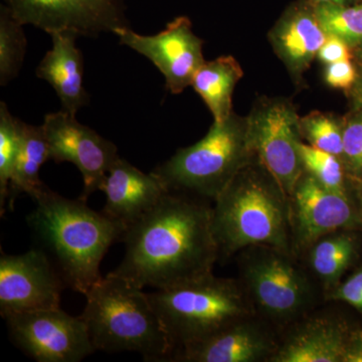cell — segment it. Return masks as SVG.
Instances as JSON below:
<instances>
[{
    "label": "cell",
    "mask_w": 362,
    "mask_h": 362,
    "mask_svg": "<svg viewBox=\"0 0 362 362\" xmlns=\"http://www.w3.org/2000/svg\"><path fill=\"white\" fill-rule=\"evenodd\" d=\"M23 23L6 6L0 7V85L18 77L25 61L28 40Z\"/></svg>",
    "instance_id": "24"
},
{
    "label": "cell",
    "mask_w": 362,
    "mask_h": 362,
    "mask_svg": "<svg viewBox=\"0 0 362 362\" xmlns=\"http://www.w3.org/2000/svg\"><path fill=\"white\" fill-rule=\"evenodd\" d=\"M42 126L49 159L56 163L70 162L78 169L84 182L81 197L88 199L100 190L111 166L120 157L116 145L63 110L47 114Z\"/></svg>",
    "instance_id": "13"
},
{
    "label": "cell",
    "mask_w": 362,
    "mask_h": 362,
    "mask_svg": "<svg viewBox=\"0 0 362 362\" xmlns=\"http://www.w3.org/2000/svg\"><path fill=\"white\" fill-rule=\"evenodd\" d=\"M317 59L324 65L343 61V59H354L352 49L344 40L334 35H327L325 42L317 54Z\"/></svg>",
    "instance_id": "31"
},
{
    "label": "cell",
    "mask_w": 362,
    "mask_h": 362,
    "mask_svg": "<svg viewBox=\"0 0 362 362\" xmlns=\"http://www.w3.org/2000/svg\"><path fill=\"white\" fill-rule=\"evenodd\" d=\"M302 140L319 150L342 158L343 117L313 111L300 117Z\"/></svg>",
    "instance_id": "26"
},
{
    "label": "cell",
    "mask_w": 362,
    "mask_h": 362,
    "mask_svg": "<svg viewBox=\"0 0 362 362\" xmlns=\"http://www.w3.org/2000/svg\"><path fill=\"white\" fill-rule=\"evenodd\" d=\"M358 78V66L352 59H343L324 65V82L333 89L349 93L356 85Z\"/></svg>",
    "instance_id": "29"
},
{
    "label": "cell",
    "mask_w": 362,
    "mask_h": 362,
    "mask_svg": "<svg viewBox=\"0 0 362 362\" xmlns=\"http://www.w3.org/2000/svg\"><path fill=\"white\" fill-rule=\"evenodd\" d=\"M298 150L305 173L320 185L339 194H356V185L350 180L340 157L314 148L304 141L299 142Z\"/></svg>",
    "instance_id": "23"
},
{
    "label": "cell",
    "mask_w": 362,
    "mask_h": 362,
    "mask_svg": "<svg viewBox=\"0 0 362 362\" xmlns=\"http://www.w3.org/2000/svg\"><path fill=\"white\" fill-rule=\"evenodd\" d=\"M35 209L28 218L47 256L65 284L85 295L101 280L100 265L109 247L120 242L127 226L87 206V199H70L47 185L33 195Z\"/></svg>",
    "instance_id": "2"
},
{
    "label": "cell",
    "mask_w": 362,
    "mask_h": 362,
    "mask_svg": "<svg viewBox=\"0 0 362 362\" xmlns=\"http://www.w3.org/2000/svg\"><path fill=\"white\" fill-rule=\"evenodd\" d=\"M324 300L344 302L362 314V266L346 281L328 293Z\"/></svg>",
    "instance_id": "30"
},
{
    "label": "cell",
    "mask_w": 362,
    "mask_h": 362,
    "mask_svg": "<svg viewBox=\"0 0 362 362\" xmlns=\"http://www.w3.org/2000/svg\"><path fill=\"white\" fill-rule=\"evenodd\" d=\"M214 202L211 230L220 257L258 245L292 252L287 194L258 159L240 169Z\"/></svg>",
    "instance_id": "3"
},
{
    "label": "cell",
    "mask_w": 362,
    "mask_h": 362,
    "mask_svg": "<svg viewBox=\"0 0 362 362\" xmlns=\"http://www.w3.org/2000/svg\"><path fill=\"white\" fill-rule=\"evenodd\" d=\"M288 202L292 252L298 258L322 235L339 230H362L357 194L332 192L305 171Z\"/></svg>",
    "instance_id": "9"
},
{
    "label": "cell",
    "mask_w": 362,
    "mask_h": 362,
    "mask_svg": "<svg viewBox=\"0 0 362 362\" xmlns=\"http://www.w3.org/2000/svg\"><path fill=\"white\" fill-rule=\"evenodd\" d=\"M84 296L80 316L95 350L134 351L146 361H169L175 349L148 293L109 273Z\"/></svg>",
    "instance_id": "4"
},
{
    "label": "cell",
    "mask_w": 362,
    "mask_h": 362,
    "mask_svg": "<svg viewBox=\"0 0 362 362\" xmlns=\"http://www.w3.org/2000/svg\"><path fill=\"white\" fill-rule=\"evenodd\" d=\"M63 279L42 249L0 257V314L61 308Z\"/></svg>",
    "instance_id": "14"
},
{
    "label": "cell",
    "mask_w": 362,
    "mask_h": 362,
    "mask_svg": "<svg viewBox=\"0 0 362 362\" xmlns=\"http://www.w3.org/2000/svg\"><path fill=\"white\" fill-rule=\"evenodd\" d=\"M23 25L52 33L71 30L78 37L114 33L128 25L120 0H4Z\"/></svg>",
    "instance_id": "12"
},
{
    "label": "cell",
    "mask_w": 362,
    "mask_h": 362,
    "mask_svg": "<svg viewBox=\"0 0 362 362\" xmlns=\"http://www.w3.org/2000/svg\"><path fill=\"white\" fill-rule=\"evenodd\" d=\"M342 161L356 187L362 185V112L352 109L343 117Z\"/></svg>",
    "instance_id": "28"
},
{
    "label": "cell",
    "mask_w": 362,
    "mask_h": 362,
    "mask_svg": "<svg viewBox=\"0 0 362 362\" xmlns=\"http://www.w3.org/2000/svg\"><path fill=\"white\" fill-rule=\"evenodd\" d=\"M296 106L283 97L262 96L247 115L252 151L287 197L304 173L298 144L302 140Z\"/></svg>",
    "instance_id": "8"
},
{
    "label": "cell",
    "mask_w": 362,
    "mask_h": 362,
    "mask_svg": "<svg viewBox=\"0 0 362 362\" xmlns=\"http://www.w3.org/2000/svg\"><path fill=\"white\" fill-rule=\"evenodd\" d=\"M315 9L326 35L339 37L351 49L361 44L362 1L351 6L321 4Z\"/></svg>",
    "instance_id": "27"
},
{
    "label": "cell",
    "mask_w": 362,
    "mask_h": 362,
    "mask_svg": "<svg viewBox=\"0 0 362 362\" xmlns=\"http://www.w3.org/2000/svg\"><path fill=\"white\" fill-rule=\"evenodd\" d=\"M255 158L247 116L233 112L225 122H214L199 142L178 149L152 173L170 192H190L214 201Z\"/></svg>",
    "instance_id": "7"
},
{
    "label": "cell",
    "mask_w": 362,
    "mask_h": 362,
    "mask_svg": "<svg viewBox=\"0 0 362 362\" xmlns=\"http://www.w3.org/2000/svg\"><path fill=\"white\" fill-rule=\"evenodd\" d=\"M359 230H339L316 240L299 257L323 296L341 283L343 275L358 258Z\"/></svg>",
    "instance_id": "20"
},
{
    "label": "cell",
    "mask_w": 362,
    "mask_h": 362,
    "mask_svg": "<svg viewBox=\"0 0 362 362\" xmlns=\"http://www.w3.org/2000/svg\"><path fill=\"white\" fill-rule=\"evenodd\" d=\"M148 297L173 343V354L256 313L238 279L216 277L213 273L148 293Z\"/></svg>",
    "instance_id": "6"
},
{
    "label": "cell",
    "mask_w": 362,
    "mask_h": 362,
    "mask_svg": "<svg viewBox=\"0 0 362 362\" xmlns=\"http://www.w3.org/2000/svg\"><path fill=\"white\" fill-rule=\"evenodd\" d=\"M349 96L351 100L352 109L362 112V68L358 66V78L356 85L349 92Z\"/></svg>",
    "instance_id": "33"
},
{
    "label": "cell",
    "mask_w": 362,
    "mask_h": 362,
    "mask_svg": "<svg viewBox=\"0 0 362 362\" xmlns=\"http://www.w3.org/2000/svg\"><path fill=\"white\" fill-rule=\"evenodd\" d=\"M49 159V148L42 126L23 122L20 153L9 185L11 209L18 195L26 194L32 197L45 185L40 178V169Z\"/></svg>",
    "instance_id": "22"
},
{
    "label": "cell",
    "mask_w": 362,
    "mask_h": 362,
    "mask_svg": "<svg viewBox=\"0 0 362 362\" xmlns=\"http://www.w3.org/2000/svg\"><path fill=\"white\" fill-rule=\"evenodd\" d=\"M352 324L332 313H308L281 331L270 362H344Z\"/></svg>",
    "instance_id": "16"
},
{
    "label": "cell",
    "mask_w": 362,
    "mask_h": 362,
    "mask_svg": "<svg viewBox=\"0 0 362 362\" xmlns=\"http://www.w3.org/2000/svg\"><path fill=\"white\" fill-rule=\"evenodd\" d=\"M114 35L121 45L152 62L165 78L166 90L173 95L192 86L195 74L206 62L204 42L195 35L187 16H177L156 35H139L129 26L118 28Z\"/></svg>",
    "instance_id": "11"
},
{
    "label": "cell",
    "mask_w": 362,
    "mask_h": 362,
    "mask_svg": "<svg viewBox=\"0 0 362 362\" xmlns=\"http://www.w3.org/2000/svg\"><path fill=\"white\" fill-rule=\"evenodd\" d=\"M49 35L52 49L40 61L35 75L54 88L63 111L76 116L90 101L84 87V59L76 45L78 35L71 30H63Z\"/></svg>",
    "instance_id": "19"
},
{
    "label": "cell",
    "mask_w": 362,
    "mask_h": 362,
    "mask_svg": "<svg viewBox=\"0 0 362 362\" xmlns=\"http://www.w3.org/2000/svg\"><path fill=\"white\" fill-rule=\"evenodd\" d=\"M125 255L110 274L136 287L169 289L213 273L220 258L211 206L185 192H166L127 226Z\"/></svg>",
    "instance_id": "1"
},
{
    "label": "cell",
    "mask_w": 362,
    "mask_h": 362,
    "mask_svg": "<svg viewBox=\"0 0 362 362\" xmlns=\"http://www.w3.org/2000/svg\"><path fill=\"white\" fill-rule=\"evenodd\" d=\"M362 0H310L314 6H321V4H331V6H351V4H358Z\"/></svg>",
    "instance_id": "34"
},
{
    "label": "cell",
    "mask_w": 362,
    "mask_h": 362,
    "mask_svg": "<svg viewBox=\"0 0 362 362\" xmlns=\"http://www.w3.org/2000/svg\"><path fill=\"white\" fill-rule=\"evenodd\" d=\"M100 190L106 194L103 213L126 226L150 211L169 190L153 173H144L119 157Z\"/></svg>",
    "instance_id": "18"
},
{
    "label": "cell",
    "mask_w": 362,
    "mask_h": 362,
    "mask_svg": "<svg viewBox=\"0 0 362 362\" xmlns=\"http://www.w3.org/2000/svg\"><path fill=\"white\" fill-rule=\"evenodd\" d=\"M356 194L357 199H358L359 204H361L362 209V185H359L358 187H356Z\"/></svg>",
    "instance_id": "36"
},
{
    "label": "cell",
    "mask_w": 362,
    "mask_h": 362,
    "mask_svg": "<svg viewBox=\"0 0 362 362\" xmlns=\"http://www.w3.org/2000/svg\"><path fill=\"white\" fill-rule=\"evenodd\" d=\"M281 331L258 314L243 317L211 337L177 350L169 361L270 362Z\"/></svg>",
    "instance_id": "15"
},
{
    "label": "cell",
    "mask_w": 362,
    "mask_h": 362,
    "mask_svg": "<svg viewBox=\"0 0 362 362\" xmlns=\"http://www.w3.org/2000/svg\"><path fill=\"white\" fill-rule=\"evenodd\" d=\"M268 37L293 83L303 87L305 74L327 39L317 18L315 6L310 0L291 2L271 28Z\"/></svg>",
    "instance_id": "17"
},
{
    "label": "cell",
    "mask_w": 362,
    "mask_h": 362,
    "mask_svg": "<svg viewBox=\"0 0 362 362\" xmlns=\"http://www.w3.org/2000/svg\"><path fill=\"white\" fill-rule=\"evenodd\" d=\"M23 121L11 115L7 105L0 103V209L4 213L9 185L23 140Z\"/></svg>",
    "instance_id": "25"
},
{
    "label": "cell",
    "mask_w": 362,
    "mask_h": 362,
    "mask_svg": "<svg viewBox=\"0 0 362 362\" xmlns=\"http://www.w3.org/2000/svg\"><path fill=\"white\" fill-rule=\"evenodd\" d=\"M239 282L259 317L285 329L310 313L322 290L292 252L258 245L240 252Z\"/></svg>",
    "instance_id": "5"
},
{
    "label": "cell",
    "mask_w": 362,
    "mask_h": 362,
    "mask_svg": "<svg viewBox=\"0 0 362 362\" xmlns=\"http://www.w3.org/2000/svg\"><path fill=\"white\" fill-rule=\"evenodd\" d=\"M243 77L244 71L233 56L206 61L195 74L192 88L211 111L214 122H225L232 116L233 92Z\"/></svg>",
    "instance_id": "21"
},
{
    "label": "cell",
    "mask_w": 362,
    "mask_h": 362,
    "mask_svg": "<svg viewBox=\"0 0 362 362\" xmlns=\"http://www.w3.org/2000/svg\"><path fill=\"white\" fill-rule=\"evenodd\" d=\"M352 54H354V59H356L357 66L362 68V42L352 49Z\"/></svg>",
    "instance_id": "35"
},
{
    "label": "cell",
    "mask_w": 362,
    "mask_h": 362,
    "mask_svg": "<svg viewBox=\"0 0 362 362\" xmlns=\"http://www.w3.org/2000/svg\"><path fill=\"white\" fill-rule=\"evenodd\" d=\"M9 337L26 356L39 362H78L96 351L81 316L61 308L9 314Z\"/></svg>",
    "instance_id": "10"
},
{
    "label": "cell",
    "mask_w": 362,
    "mask_h": 362,
    "mask_svg": "<svg viewBox=\"0 0 362 362\" xmlns=\"http://www.w3.org/2000/svg\"><path fill=\"white\" fill-rule=\"evenodd\" d=\"M344 362H362V327L352 325L345 347Z\"/></svg>",
    "instance_id": "32"
}]
</instances>
